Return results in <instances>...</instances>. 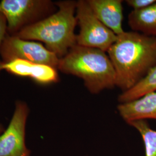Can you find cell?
Instances as JSON below:
<instances>
[{"instance_id": "6da1fadb", "label": "cell", "mask_w": 156, "mask_h": 156, "mask_svg": "<svg viewBox=\"0 0 156 156\" xmlns=\"http://www.w3.org/2000/svg\"><path fill=\"white\" fill-rule=\"evenodd\" d=\"M116 73V86L131 89L156 66V37L124 32L108 51Z\"/></svg>"}, {"instance_id": "7a4b0ae2", "label": "cell", "mask_w": 156, "mask_h": 156, "mask_svg": "<svg viewBox=\"0 0 156 156\" xmlns=\"http://www.w3.org/2000/svg\"><path fill=\"white\" fill-rule=\"evenodd\" d=\"M76 2L73 0L56 2V12L15 35L25 40L42 42L48 50L62 58L76 45Z\"/></svg>"}, {"instance_id": "3957f363", "label": "cell", "mask_w": 156, "mask_h": 156, "mask_svg": "<svg viewBox=\"0 0 156 156\" xmlns=\"http://www.w3.org/2000/svg\"><path fill=\"white\" fill-rule=\"evenodd\" d=\"M57 70L76 76L83 80L92 94H98L116 86V73L106 52L75 45L60 59Z\"/></svg>"}, {"instance_id": "277c9868", "label": "cell", "mask_w": 156, "mask_h": 156, "mask_svg": "<svg viewBox=\"0 0 156 156\" xmlns=\"http://www.w3.org/2000/svg\"><path fill=\"white\" fill-rule=\"evenodd\" d=\"M55 2L50 0H2L0 12L5 17L7 34L15 35L56 12Z\"/></svg>"}, {"instance_id": "5b68a950", "label": "cell", "mask_w": 156, "mask_h": 156, "mask_svg": "<svg viewBox=\"0 0 156 156\" xmlns=\"http://www.w3.org/2000/svg\"><path fill=\"white\" fill-rule=\"evenodd\" d=\"M76 17L80 27L76 35V45L108 52L117 35L95 16L87 1H77Z\"/></svg>"}, {"instance_id": "8992f818", "label": "cell", "mask_w": 156, "mask_h": 156, "mask_svg": "<svg viewBox=\"0 0 156 156\" xmlns=\"http://www.w3.org/2000/svg\"><path fill=\"white\" fill-rule=\"evenodd\" d=\"M0 57L4 64L22 60L48 65L57 69L60 61L56 55L48 50L42 44L8 34L0 49Z\"/></svg>"}, {"instance_id": "52a82bcc", "label": "cell", "mask_w": 156, "mask_h": 156, "mask_svg": "<svg viewBox=\"0 0 156 156\" xmlns=\"http://www.w3.org/2000/svg\"><path fill=\"white\" fill-rule=\"evenodd\" d=\"M30 113L27 103L17 100L8 127L0 135V156H30L26 145V127Z\"/></svg>"}, {"instance_id": "ba28073f", "label": "cell", "mask_w": 156, "mask_h": 156, "mask_svg": "<svg viewBox=\"0 0 156 156\" xmlns=\"http://www.w3.org/2000/svg\"><path fill=\"white\" fill-rule=\"evenodd\" d=\"M1 70H5L18 76L30 78L42 84L56 83L59 80L57 69L55 68L22 60L2 63Z\"/></svg>"}, {"instance_id": "9c48e42d", "label": "cell", "mask_w": 156, "mask_h": 156, "mask_svg": "<svg viewBox=\"0 0 156 156\" xmlns=\"http://www.w3.org/2000/svg\"><path fill=\"white\" fill-rule=\"evenodd\" d=\"M87 2L100 21L116 35L123 34V1L87 0Z\"/></svg>"}, {"instance_id": "30bf717a", "label": "cell", "mask_w": 156, "mask_h": 156, "mask_svg": "<svg viewBox=\"0 0 156 156\" xmlns=\"http://www.w3.org/2000/svg\"><path fill=\"white\" fill-rule=\"evenodd\" d=\"M120 116L127 123L146 119L156 120V91L136 100L120 104L117 107Z\"/></svg>"}, {"instance_id": "8fae6325", "label": "cell", "mask_w": 156, "mask_h": 156, "mask_svg": "<svg viewBox=\"0 0 156 156\" xmlns=\"http://www.w3.org/2000/svg\"><path fill=\"white\" fill-rule=\"evenodd\" d=\"M128 24L133 31L156 37V2L141 10L131 12Z\"/></svg>"}, {"instance_id": "7c38bea8", "label": "cell", "mask_w": 156, "mask_h": 156, "mask_svg": "<svg viewBox=\"0 0 156 156\" xmlns=\"http://www.w3.org/2000/svg\"><path fill=\"white\" fill-rule=\"evenodd\" d=\"M154 91H156V66L134 87L120 95L118 101L120 104L126 103Z\"/></svg>"}, {"instance_id": "4fadbf2b", "label": "cell", "mask_w": 156, "mask_h": 156, "mask_svg": "<svg viewBox=\"0 0 156 156\" xmlns=\"http://www.w3.org/2000/svg\"><path fill=\"white\" fill-rule=\"evenodd\" d=\"M140 134L145 147V156H156V130L151 128L146 120L128 123Z\"/></svg>"}, {"instance_id": "5bb4252c", "label": "cell", "mask_w": 156, "mask_h": 156, "mask_svg": "<svg viewBox=\"0 0 156 156\" xmlns=\"http://www.w3.org/2000/svg\"><path fill=\"white\" fill-rule=\"evenodd\" d=\"M126 2L134 9V11H138L153 4L156 2V0H127Z\"/></svg>"}, {"instance_id": "9a60e30c", "label": "cell", "mask_w": 156, "mask_h": 156, "mask_svg": "<svg viewBox=\"0 0 156 156\" xmlns=\"http://www.w3.org/2000/svg\"><path fill=\"white\" fill-rule=\"evenodd\" d=\"M7 35V22L5 17L0 12V49L2 42ZM2 64V62L0 58V73L1 72V67Z\"/></svg>"}, {"instance_id": "2e32d148", "label": "cell", "mask_w": 156, "mask_h": 156, "mask_svg": "<svg viewBox=\"0 0 156 156\" xmlns=\"http://www.w3.org/2000/svg\"><path fill=\"white\" fill-rule=\"evenodd\" d=\"M4 130H5V128L4 127V126H2V124L0 123V135L4 131Z\"/></svg>"}]
</instances>
